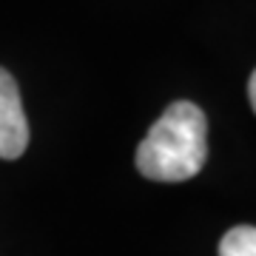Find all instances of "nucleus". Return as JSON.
I'll use <instances>...</instances> for the list:
<instances>
[{
	"label": "nucleus",
	"instance_id": "1",
	"mask_svg": "<svg viewBox=\"0 0 256 256\" xmlns=\"http://www.w3.org/2000/svg\"><path fill=\"white\" fill-rule=\"evenodd\" d=\"M208 160V120L188 100L171 102L137 148V171L154 182H185Z\"/></svg>",
	"mask_w": 256,
	"mask_h": 256
},
{
	"label": "nucleus",
	"instance_id": "4",
	"mask_svg": "<svg viewBox=\"0 0 256 256\" xmlns=\"http://www.w3.org/2000/svg\"><path fill=\"white\" fill-rule=\"evenodd\" d=\"M248 100H250V106H254V111H256V72L250 74V80H248Z\"/></svg>",
	"mask_w": 256,
	"mask_h": 256
},
{
	"label": "nucleus",
	"instance_id": "3",
	"mask_svg": "<svg viewBox=\"0 0 256 256\" xmlns=\"http://www.w3.org/2000/svg\"><path fill=\"white\" fill-rule=\"evenodd\" d=\"M220 256H256V228L236 225L220 242Z\"/></svg>",
	"mask_w": 256,
	"mask_h": 256
},
{
	"label": "nucleus",
	"instance_id": "2",
	"mask_svg": "<svg viewBox=\"0 0 256 256\" xmlns=\"http://www.w3.org/2000/svg\"><path fill=\"white\" fill-rule=\"evenodd\" d=\"M28 146V122L20 102L18 82L0 68V160H18Z\"/></svg>",
	"mask_w": 256,
	"mask_h": 256
}]
</instances>
